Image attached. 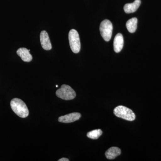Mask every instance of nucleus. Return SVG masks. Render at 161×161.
<instances>
[{
	"label": "nucleus",
	"instance_id": "nucleus-3",
	"mask_svg": "<svg viewBox=\"0 0 161 161\" xmlns=\"http://www.w3.org/2000/svg\"><path fill=\"white\" fill-rule=\"evenodd\" d=\"M56 95L58 98L63 100H69L74 99L76 97V92L69 86L64 84L61 88L57 90Z\"/></svg>",
	"mask_w": 161,
	"mask_h": 161
},
{
	"label": "nucleus",
	"instance_id": "nucleus-11",
	"mask_svg": "<svg viewBox=\"0 0 161 161\" xmlns=\"http://www.w3.org/2000/svg\"><path fill=\"white\" fill-rule=\"evenodd\" d=\"M121 153L120 149L118 147H112L105 153V156L108 159H114Z\"/></svg>",
	"mask_w": 161,
	"mask_h": 161
},
{
	"label": "nucleus",
	"instance_id": "nucleus-15",
	"mask_svg": "<svg viewBox=\"0 0 161 161\" xmlns=\"http://www.w3.org/2000/svg\"><path fill=\"white\" fill-rule=\"evenodd\" d=\"M58 85H56V87H58Z\"/></svg>",
	"mask_w": 161,
	"mask_h": 161
},
{
	"label": "nucleus",
	"instance_id": "nucleus-12",
	"mask_svg": "<svg viewBox=\"0 0 161 161\" xmlns=\"http://www.w3.org/2000/svg\"><path fill=\"white\" fill-rule=\"evenodd\" d=\"M137 19L133 18L128 20L126 24L128 31L131 33L135 32L137 28Z\"/></svg>",
	"mask_w": 161,
	"mask_h": 161
},
{
	"label": "nucleus",
	"instance_id": "nucleus-2",
	"mask_svg": "<svg viewBox=\"0 0 161 161\" xmlns=\"http://www.w3.org/2000/svg\"><path fill=\"white\" fill-rule=\"evenodd\" d=\"M114 114L117 117L130 121L135 120L136 118L135 114L132 110L123 106L116 107L114 110Z\"/></svg>",
	"mask_w": 161,
	"mask_h": 161
},
{
	"label": "nucleus",
	"instance_id": "nucleus-5",
	"mask_svg": "<svg viewBox=\"0 0 161 161\" xmlns=\"http://www.w3.org/2000/svg\"><path fill=\"white\" fill-rule=\"evenodd\" d=\"M100 31L102 36L106 41H109L112 38L113 26L109 20H103L101 23Z\"/></svg>",
	"mask_w": 161,
	"mask_h": 161
},
{
	"label": "nucleus",
	"instance_id": "nucleus-6",
	"mask_svg": "<svg viewBox=\"0 0 161 161\" xmlns=\"http://www.w3.org/2000/svg\"><path fill=\"white\" fill-rule=\"evenodd\" d=\"M81 117L80 113L78 112H73L67 115L61 116L58 118L60 122L64 123H69L79 120Z\"/></svg>",
	"mask_w": 161,
	"mask_h": 161
},
{
	"label": "nucleus",
	"instance_id": "nucleus-14",
	"mask_svg": "<svg viewBox=\"0 0 161 161\" xmlns=\"http://www.w3.org/2000/svg\"><path fill=\"white\" fill-rule=\"evenodd\" d=\"M58 161H69V160L68 158H60L58 160Z\"/></svg>",
	"mask_w": 161,
	"mask_h": 161
},
{
	"label": "nucleus",
	"instance_id": "nucleus-7",
	"mask_svg": "<svg viewBox=\"0 0 161 161\" xmlns=\"http://www.w3.org/2000/svg\"><path fill=\"white\" fill-rule=\"evenodd\" d=\"M40 40L41 46L43 49L48 51L52 49V44L49 36L45 31H43L40 33Z\"/></svg>",
	"mask_w": 161,
	"mask_h": 161
},
{
	"label": "nucleus",
	"instance_id": "nucleus-10",
	"mask_svg": "<svg viewBox=\"0 0 161 161\" xmlns=\"http://www.w3.org/2000/svg\"><path fill=\"white\" fill-rule=\"evenodd\" d=\"M141 4V0H135L133 3L125 4L124 6V10L127 14L135 12L138 9Z\"/></svg>",
	"mask_w": 161,
	"mask_h": 161
},
{
	"label": "nucleus",
	"instance_id": "nucleus-8",
	"mask_svg": "<svg viewBox=\"0 0 161 161\" xmlns=\"http://www.w3.org/2000/svg\"><path fill=\"white\" fill-rule=\"evenodd\" d=\"M17 53L24 62H31L32 60V56L30 53L29 50L25 47H21L17 51Z\"/></svg>",
	"mask_w": 161,
	"mask_h": 161
},
{
	"label": "nucleus",
	"instance_id": "nucleus-1",
	"mask_svg": "<svg viewBox=\"0 0 161 161\" xmlns=\"http://www.w3.org/2000/svg\"><path fill=\"white\" fill-rule=\"evenodd\" d=\"M10 106L13 112L21 118H26L29 115L27 106L19 98H13L10 102Z\"/></svg>",
	"mask_w": 161,
	"mask_h": 161
},
{
	"label": "nucleus",
	"instance_id": "nucleus-9",
	"mask_svg": "<svg viewBox=\"0 0 161 161\" xmlns=\"http://www.w3.org/2000/svg\"><path fill=\"white\" fill-rule=\"evenodd\" d=\"M124 38L121 33L117 34L114 40V50L115 53H119L124 46Z\"/></svg>",
	"mask_w": 161,
	"mask_h": 161
},
{
	"label": "nucleus",
	"instance_id": "nucleus-4",
	"mask_svg": "<svg viewBox=\"0 0 161 161\" xmlns=\"http://www.w3.org/2000/svg\"><path fill=\"white\" fill-rule=\"evenodd\" d=\"M69 45L72 52L78 53L80 49V38L78 31L75 29H71L69 33Z\"/></svg>",
	"mask_w": 161,
	"mask_h": 161
},
{
	"label": "nucleus",
	"instance_id": "nucleus-13",
	"mask_svg": "<svg viewBox=\"0 0 161 161\" xmlns=\"http://www.w3.org/2000/svg\"><path fill=\"white\" fill-rule=\"evenodd\" d=\"M103 132L101 130H95L88 132L87 136L92 139H97L102 135Z\"/></svg>",
	"mask_w": 161,
	"mask_h": 161
}]
</instances>
